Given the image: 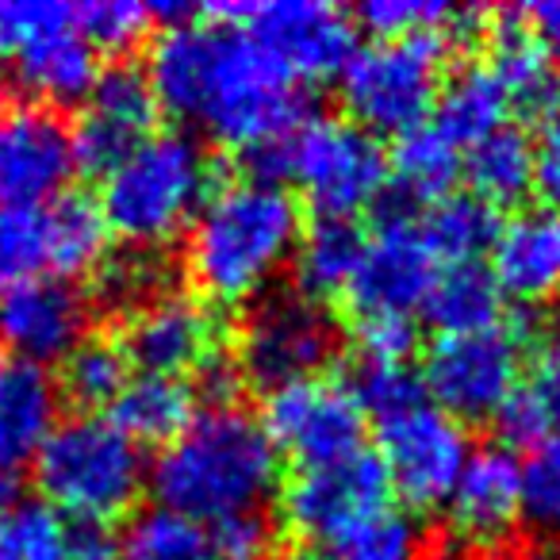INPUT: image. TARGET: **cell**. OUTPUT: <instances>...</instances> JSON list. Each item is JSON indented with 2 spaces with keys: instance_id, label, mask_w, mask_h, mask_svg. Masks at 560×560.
Segmentation results:
<instances>
[{
  "instance_id": "obj_12",
  "label": "cell",
  "mask_w": 560,
  "mask_h": 560,
  "mask_svg": "<svg viewBox=\"0 0 560 560\" xmlns=\"http://www.w3.org/2000/svg\"><path fill=\"white\" fill-rule=\"evenodd\" d=\"M468 453L465 422L438 411L430 399L381 422V465L388 488L407 506L434 511L450 499Z\"/></svg>"
},
{
  "instance_id": "obj_32",
  "label": "cell",
  "mask_w": 560,
  "mask_h": 560,
  "mask_svg": "<svg viewBox=\"0 0 560 560\" xmlns=\"http://www.w3.org/2000/svg\"><path fill=\"white\" fill-rule=\"evenodd\" d=\"M422 231H427L438 261H442V257H445V265L480 261V254L491 249V242H495V234H499V215L480 196L450 192L427 208Z\"/></svg>"
},
{
  "instance_id": "obj_47",
  "label": "cell",
  "mask_w": 560,
  "mask_h": 560,
  "mask_svg": "<svg viewBox=\"0 0 560 560\" xmlns=\"http://www.w3.org/2000/svg\"><path fill=\"white\" fill-rule=\"evenodd\" d=\"M66 560H116V537L108 526L93 522H70V552Z\"/></svg>"
},
{
  "instance_id": "obj_35",
  "label": "cell",
  "mask_w": 560,
  "mask_h": 560,
  "mask_svg": "<svg viewBox=\"0 0 560 560\" xmlns=\"http://www.w3.org/2000/svg\"><path fill=\"white\" fill-rule=\"evenodd\" d=\"M422 529L399 511H384L376 522H369L361 534H353L342 545H307V549H289L272 560H419Z\"/></svg>"
},
{
  "instance_id": "obj_9",
  "label": "cell",
  "mask_w": 560,
  "mask_h": 560,
  "mask_svg": "<svg viewBox=\"0 0 560 560\" xmlns=\"http://www.w3.org/2000/svg\"><path fill=\"white\" fill-rule=\"evenodd\" d=\"M338 353V323L304 292H272L246 307L234 365L257 388L315 381Z\"/></svg>"
},
{
  "instance_id": "obj_22",
  "label": "cell",
  "mask_w": 560,
  "mask_h": 560,
  "mask_svg": "<svg viewBox=\"0 0 560 560\" xmlns=\"http://www.w3.org/2000/svg\"><path fill=\"white\" fill-rule=\"evenodd\" d=\"M491 277L499 292L522 307L549 304L560 296V215L549 208H526L499 223L491 242Z\"/></svg>"
},
{
  "instance_id": "obj_24",
  "label": "cell",
  "mask_w": 560,
  "mask_h": 560,
  "mask_svg": "<svg viewBox=\"0 0 560 560\" xmlns=\"http://www.w3.org/2000/svg\"><path fill=\"white\" fill-rule=\"evenodd\" d=\"M365 254V231H361L353 219H330V215H315L312 223L300 231L296 254V292L312 300H335L346 296L353 284V272L361 265Z\"/></svg>"
},
{
  "instance_id": "obj_33",
  "label": "cell",
  "mask_w": 560,
  "mask_h": 560,
  "mask_svg": "<svg viewBox=\"0 0 560 560\" xmlns=\"http://www.w3.org/2000/svg\"><path fill=\"white\" fill-rule=\"evenodd\" d=\"M127 381H131V361H127L119 338H85L62 361V376L55 384L58 396L73 399L89 415L93 407L112 404L124 392Z\"/></svg>"
},
{
  "instance_id": "obj_48",
  "label": "cell",
  "mask_w": 560,
  "mask_h": 560,
  "mask_svg": "<svg viewBox=\"0 0 560 560\" xmlns=\"http://www.w3.org/2000/svg\"><path fill=\"white\" fill-rule=\"evenodd\" d=\"M522 20L534 32V39L541 43L545 50H560V0H537L529 9H522Z\"/></svg>"
},
{
  "instance_id": "obj_37",
  "label": "cell",
  "mask_w": 560,
  "mask_h": 560,
  "mask_svg": "<svg viewBox=\"0 0 560 560\" xmlns=\"http://www.w3.org/2000/svg\"><path fill=\"white\" fill-rule=\"evenodd\" d=\"M70 522L47 503H12L0 511V560H66Z\"/></svg>"
},
{
  "instance_id": "obj_30",
  "label": "cell",
  "mask_w": 560,
  "mask_h": 560,
  "mask_svg": "<svg viewBox=\"0 0 560 560\" xmlns=\"http://www.w3.org/2000/svg\"><path fill=\"white\" fill-rule=\"evenodd\" d=\"M116 560H223L211 526L165 506L139 511L116 537Z\"/></svg>"
},
{
  "instance_id": "obj_45",
  "label": "cell",
  "mask_w": 560,
  "mask_h": 560,
  "mask_svg": "<svg viewBox=\"0 0 560 560\" xmlns=\"http://www.w3.org/2000/svg\"><path fill=\"white\" fill-rule=\"evenodd\" d=\"M534 188L545 196V208L560 215V119H552L534 147Z\"/></svg>"
},
{
  "instance_id": "obj_4",
  "label": "cell",
  "mask_w": 560,
  "mask_h": 560,
  "mask_svg": "<svg viewBox=\"0 0 560 560\" xmlns=\"http://www.w3.org/2000/svg\"><path fill=\"white\" fill-rule=\"evenodd\" d=\"M211 188L208 147L188 131H158L104 173L96 208L127 246L158 249L192 226Z\"/></svg>"
},
{
  "instance_id": "obj_3",
  "label": "cell",
  "mask_w": 560,
  "mask_h": 560,
  "mask_svg": "<svg viewBox=\"0 0 560 560\" xmlns=\"http://www.w3.org/2000/svg\"><path fill=\"white\" fill-rule=\"evenodd\" d=\"M300 231L304 215L284 185L226 180L211 188L185 231V269L211 304H254L292 261Z\"/></svg>"
},
{
  "instance_id": "obj_41",
  "label": "cell",
  "mask_w": 560,
  "mask_h": 560,
  "mask_svg": "<svg viewBox=\"0 0 560 560\" xmlns=\"http://www.w3.org/2000/svg\"><path fill=\"white\" fill-rule=\"evenodd\" d=\"M73 20L78 32L93 43V50H127L147 35L150 9L135 4V0H89V4H73Z\"/></svg>"
},
{
  "instance_id": "obj_13",
  "label": "cell",
  "mask_w": 560,
  "mask_h": 560,
  "mask_svg": "<svg viewBox=\"0 0 560 560\" xmlns=\"http://www.w3.org/2000/svg\"><path fill=\"white\" fill-rule=\"evenodd\" d=\"M261 427L280 457H292L300 468L327 465L346 453L361 450L365 415L346 384L335 381H300L265 396Z\"/></svg>"
},
{
  "instance_id": "obj_46",
  "label": "cell",
  "mask_w": 560,
  "mask_h": 560,
  "mask_svg": "<svg viewBox=\"0 0 560 560\" xmlns=\"http://www.w3.org/2000/svg\"><path fill=\"white\" fill-rule=\"evenodd\" d=\"M526 388L534 392V399L541 404L549 430H560V342L541 350L537 369H534V384H526Z\"/></svg>"
},
{
  "instance_id": "obj_43",
  "label": "cell",
  "mask_w": 560,
  "mask_h": 560,
  "mask_svg": "<svg viewBox=\"0 0 560 560\" xmlns=\"http://www.w3.org/2000/svg\"><path fill=\"white\" fill-rule=\"evenodd\" d=\"M365 361H407L415 350V323L404 315H365L353 327Z\"/></svg>"
},
{
  "instance_id": "obj_52",
  "label": "cell",
  "mask_w": 560,
  "mask_h": 560,
  "mask_svg": "<svg viewBox=\"0 0 560 560\" xmlns=\"http://www.w3.org/2000/svg\"><path fill=\"white\" fill-rule=\"evenodd\" d=\"M557 101H560V73H557Z\"/></svg>"
},
{
  "instance_id": "obj_7",
  "label": "cell",
  "mask_w": 560,
  "mask_h": 560,
  "mask_svg": "<svg viewBox=\"0 0 560 560\" xmlns=\"http://www.w3.org/2000/svg\"><path fill=\"white\" fill-rule=\"evenodd\" d=\"M450 39L442 35H407V39H373L353 50L346 62L342 101L350 119L369 135H407L427 124L442 93V66Z\"/></svg>"
},
{
  "instance_id": "obj_34",
  "label": "cell",
  "mask_w": 560,
  "mask_h": 560,
  "mask_svg": "<svg viewBox=\"0 0 560 560\" xmlns=\"http://www.w3.org/2000/svg\"><path fill=\"white\" fill-rule=\"evenodd\" d=\"M93 289L108 312H139L142 304L170 292V265L158 249L124 246L119 254H108L93 272Z\"/></svg>"
},
{
  "instance_id": "obj_31",
  "label": "cell",
  "mask_w": 560,
  "mask_h": 560,
  "mask_svg": "<svg viewBox=\"0 0 560 560\" xmlns=\"http://www.w3.org/2000/svg\"><path fill=\"white\" fill-rule=\"evenodd\" d=\"M47 215V246L50 269L62 280L96 272V265L108 257V223L101 208L85 196H62L43 208Z\"/></svg>"
},
{
  "instance_id": "obj_18",
  "label": "cell",
  "mask_w": 560,
  "mask_h": 560,
  "mask_svg": "<svg viewBox=\"0 0 560 560\" xmlns=\"http://www.w3.org/2000/svg\"><path fill=\"white\" fill-rule=\"evenodd\" d=\"M89 338L85 292L62 277H35L0 292V346L27 365L66 361Z\"/></svg>"
},
{
  "instance_id": "obj_20",
  "label": "cell",
  "mask_w": 560,
  "mask_h": 560,
  "mask_svg": "<svg viewBox=\"0 0 560 560\" xmlns=\"http://www.w3.org/2000/svg\"><path fill=\"white\" fill-rule=\"evenodd\" d=\"M127 361L150 376L200 373L219 350V319L208 304L180 292H162L127 315L119 335Z\"/></svg>"
},
{
  "instance_id": "obj_26",
  "label": "cell",
  "mask_w": 560,
  "mask_h": 560,
  "mask_svg": "<svg viewBox=\"0 0 560 560\" xmlns=\"http://www.w3.org/2000/svg\"><path fill=\"white\" fill-rule=\"evenodd\" d=\"M422 307L438 335H476L503 323V292L480 261H453L438 269Z\"/></svg>"
},
{
  "instance_id": "obj_6",
  "label": "cell",
  "mask_w": 560,
  "mask_h": 560,
  "mask_svg": "<svg viewBox=\"0 0 560 560\" xmlns=\"http://www.w3.org/2000/svg\"><path fill=\"white\" fill-rule=\"evenodd\" d=\"M35 480L50 511L73 522L108 526L127 514L150 483V460L112 419H62L35 457Z\"/></svg>"
},
{
  "instance_id": "obj_2",
  "label": "cell",
  "mask_w": 560,
  "mask_h": 560,
  "mask_svg": "<svg viewBox=\"0 0 560 560\" xmlns=\"http://www.w3.org/2000/svg\"><path fill=\"white\" fill-rule=\"evenodd\" d=\"M280 483V453L261 419L238 404L200 411L150 465L158 506L203 526L257 514Z\"/></svg>"
},
{
  "instance_id": "obj_25",
  "label": "cell",
  "mask_w": 560,
  "mask_h": 560,
  "mask_svg": "<svg viewBox=\"0 0 560 560\" xmlns=\"http://www.w3.org/2000/svg\"><path fill=\"white\" fill-rule=\"evenodd\" d=\"M196 419V388L177 376H131L112 399V422L135 445H170Z\"/></svg>"
},
{
  "instance_id": "obj_10",
  "label": "cell",
  "mask_w": 560,
  "mask_h": 560,
  "mask_svg": "<svg viewBox=\"0 0 560 560\" xmlns=\"http://www.w3.org/2000/svg\"><path fill=\"white\" fill-rule=\"evenodd\" d=\"M388 476L376 453L361 445L327 465L300 468L280 491V514L315 545H342L388 511Z\"/></svg>"
},
{
  "instance_id": "obj_19",
  "label": "cell",
  "mask_w": 560,
  "mask_h": 560,
  "mask_svg": "<svg viewBox=\"0 0 560 560\" xmlns=\"http://www.w3.org/2000/svg\"><path fill=\"white\" fill-rule=\"evenodd\" d=\"M442 506L460 552L506 549L522 526L518 453L499 442L472 450Z\"/></svg>"
},
{
  "instance_id": "obj_40",
  "label": "cell",
  "mask_w": 560,
  "mask_h": 560,
  "mask_svg": "<svg viewBox=\"0 0 560 560\" xmlns=\"http://www.w3.org/2000/svg\"><path fill=\"white\" fill-rule=\"evenodd\" d=\"M350 396L358 399L361 415H373L376 422L392 419V415L407 411V407L422 404L427 392L422 381L407 361H365L353 373Z\"/></svg>"
},
{
  "instance_id": "obj_17",
  "label": "cell",
  "mask_w": 560,
  "mask_h": 560,
  "mask_svg": "<svg viewBox=\"0 0 560 560\" xmlns=\"http://www.w3.org/2000/svg\"><path fill=\"white\" fill-rule=\"evenodd\" d=\"M158 101L150 93V81L142 70L116 62L101 70L96 85L81 101L78 124L70 127L78 170L108 173L127 154L142 147L150 135H158Z\"/></svg>"
},
{
  "instance_id": "obj_28",
  "label": "cell",
  "mask_w": 560,
  "mask_h": 560,
  "mask_svg": "<svg viewBox=\"0 0 560 560\" xmlns=\"http://www.w3.org/2000/svg\"><path fill=\"white\" fill-rule=\"evenodd\" d=\"M388 177L404 203H427L430 208L457 185L460 150L434 124H422L396 139L388 154Z\"/></svg>"
},
{
  "instance_id": "obj_38",
  "label": "cell",
  "mask_w": 560,
  "mask_h": 560,
  "mask_svg": "<svg viewBox=\"0 0 560 560\" xmlns=\"http://www.w3.org/2000/svg\"><path fill=\"white\" fill-rule=\"evenodd\" d=\"M518 503L522 526L560 541V438H545L518 460Z\"/></svg>"
},
{
  "instance_id": "obj_5",
  "label": "cell",
  "mask_w": 560,
  "mask_h": 560,
  "mask_svg": "<svg viewBox=\"0 0 560 560\" xmlns=\"http://www.w3.org/2000/svg\"><path fill=\"white\" fill-rule=\"evenodd\" d=\"M246 177L296 180L319 215L353 219L388 188V150L353 119L307 116L289 135L246 150Z\"/></svg>"
},
{
  "instance_id": "obj_1",
  "label": "cell",
  "mask_w": 560,
  "mask_h": 560,
  "mask_svg": "<svg viewBox=\"0 0 560 560\" xmlns=\"http://www.w3.org/2000/svg\"><path fill=\"white\" fill-rule=\"evenodd\" d=\"M142 73L158 108L242 154L307 119L300 81L238 24L215 16L162 27Z\"/></svg>"
},
{
  "instance_id": "obj_50",
  "label": "cell",
  "mask_w": 560,
  "mask_h": 560,
  "mask_svg": "<svg viewBox=\"0 0 560 560\" xmlns=\"http://www.w3.org/2000/svg\"><path fill=\"white\" fill-rule=\"evenodd\" d=\"M503 560H560V549H552V545H534V549L506 552Z\"/></svg>"
},
{
  "instance_id": "obj_8",
  "label": "cell",
  "mask_w": 560,
  "mask_h": 560,
  "mask_svg": "<svg viewBox=\"0 0 560 560\" xmlns=\"http://www.w3.org/2000/svg\"><path fill=\"white\" fill-rule=\"evenodd\" d=\"M534 315L503 319L476 335H438L422 361L427 399L457 422H488L522 388V358L534 342Z\"/></svg>"
},
{
  "instance_id": "obj_16",
  "label": "cell",
  "mask_w": 560,
  "mask_h": 560,
  "mask_svg": "<svg viewBox=\"0 0 560 560\" xmlns=\"http://www.w3.org/2000/svg\"><path fill=\"white\" fill-rule=\"evenodd\" d=\"M78 173L73 135L62 116L39 104L0 116V203L4 208H47L62 200Z\"/></svg>"
},
{
  "instance_id": "obj_51",
  "label": "cell",
  "mask_w": 560,
  "mask_h": 560,
  "mask_svg": "<svg viewBox=\"0 0 560 560\" xmlns=\"http://www.w3.org/2000/svg\"><path fill=\"white\" fill-rule=\"evenodd\" d=\"M419 560H472V557L460 552V549H438V552H427V557H419Z\"/></svg>"
},
{
  "instance_id": "obj_14",
  "label": "cell",
  "mask_w": 560,
  "mask_h": 560,
  "mask_svg": "<svg viewBox=\"0 0 560 560\" xmlns=\"http://www.w3.org/2000/svg\"><path fill=\"white\" fill-rule=\"evenodd\" d=\"M9 70L20 93L32 96L39 108L85 101L101 78L96 50L78 32L73 4L50 0H27L24 32L9 55Z\"/></svg>"
},
{
  "instance_id": "obj_42",
  "label": "cell",
  "mask_w": 560,
  "mask_h": 560,
  "mask_svg": "<svg viewBox=\"0 0 560 560\" xmlns=\"http://www.w3.org/2000/svg\"><path fill=\"white\" fill-rule=\"evenodd\" d=\"M211 537L223 560H272V526L261 511L215 522Z\"/></svg>"
},
{
  "instance_id": "obj_49",
  "label": "cell",
  "mask_w": 560,
  "mask_h": 560,
  "mask_svg": "<svg viewBox=\"0 0 560 560\" xmlns=\"http://www.w3.org/2000/svg\"><path fill=\"white\" fill-rule=\"evenodd\" d=\"M24 12L27 0H0V58H9L16 47L20 32H24Z\"/></svg>"
},
{
  "instance_id": "obj_39",
  "label": "cell",
  "mask_w": 560,
  "mask_h": 560,
  "mask_svg": "<svg viewBox=\"0 0 560 560\" xmlns=\"http://www.w3.org/2000/svg\"><path fill=\"white\" fill-rule=\"evenodd\" d=\"M47 269L50 246L43 208H4L0 203V292L20 289Z\"/></svg>"
},
{
  "instance_id": "obj_44",
  "label": "cell",
  "mask_w": 560,
  "mask_h": 560,
  "mask_svg": "<svg viewBox=\"0 0 560 560\" xmlns=\"http://www.w3.org/2000/svg\"><path fill=\"white\" fill-rule=\"evenodd\" d=\"M491 422L499 427V438H503L499 445H506V450H514V445H529V450H534L537 442H545V438H549L545 411H541V404H537L534 392H529L526 384H522V388L514 392L503 407H499V415Z\"/></svg>"
},
{
  "instance_id": "obj_23",
  "label": "cell",
  "mask_w": 560,
  "mask_h": 560,
  "mask_svg": "<svg viewBox=\"0 0 560 560\" xmlns=\"http://www.w3.org/2000/svg\"><path fill=\"white\" fill-rule=\"evenodd\" d=\"M483 70L495 78L499 93L506 96V108L518 112H541L557 96V70L552 55L534 39L522 12H503L491 24L488 62Z\"/></svg>"
},
{
  "instance_id": "obj_11",
  "label": "cell",
  "mask_w": 560,
  "mask_h": 560,
  "mask_svg": "<svg viewBox=\"0 0 560 560\" xmlns=\"http://www.w3.org/2000/svg\"><path fill=\"white\" fill-rule=\"evenodd\" d=\"M208 16L238 24L296 81H323L346 70L358 50L353 16L327 0H269V4H223Z\"/></svg>"
},
{
  "instance_id": "obj_36",
  "label": "cell",
  "mask_w": 560,
  "mask_h": 560,
  "mask_svg": "<svg viewBox=\"0 0 560 560\" xmlns=\"http://www.w3.org/2000/svg\"><path fill=\"white\" fill-rule=\"evenodd\" d=\"M358 20L376 39H407V35H465L476 20V9H453L442 0H369L358 9Z\"/></svg>"
},
{
  "instance_id": "obj_21",
  "label": "cell",
  "mask_w": 560,
  "mask_h": 560,
  "mask_svg": "<svg viewBox=\"0 0 560 560\" xmlns=\"http://www.w3.org/2000/svg\"><path fill=\"white\" fill-rule=\"evenodd\" d=\"M58 384L47 369L0 358V511L20 503L24 468L58 427Z\"/></svg>"
},
{
  "instance_id": "obj_27",
  "label": "cell",
  "mask_w": 560,
  "mask_h": 560,
  "mask_svg": "<svg viewBox=\"0 0 560 560\" xmlns=\"http://www.w3.org/2000/svg\"><path fill=\"white\" fill-rule=\"evenodd\" d=\"M460 173L468 177V192L491 208L518 203L534 188V142L518 124H503L460 154Z\"/></svg>"
},
{
  "instance_id": "obj_29",
  "label": "cell",
  "mask_w": 560,
  "mask_h": 560,
  "mask_svg": "<svg viewBox=\"0 0 560 560\" xmlns=\"http://www.w3.org/2000/svg\"><path fill=\"white\" fill-rule=\"evenodd\" d=\"M506 96L499 93L495 78L483 66H465L450 81H442V93L434 104V127L457 150H468L476 139L491 135L506 124Z\"/></svg>"
},
{
  "instance_id": "obj_15",
  "label": "cell",
  "mask_w": 560,
  "mask_h": 560,
  "mask_svg": "<svg viewBox=\"0 0 560 560\" xmlns=\"http://www.w3.org/2000/svg\"><path fill=\"white\" fill-rule=\"evenodd\" d=\"M438 254L430 246L422 223L411 215H388L376 226L373 238H365V254L353 272L350 304L353 315H404L411 319L415 307L427 304L430 284L438 277Z\"/></svg>"
}]
</instances>
